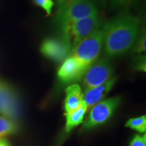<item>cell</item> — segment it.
Instances as JSON below:
<instances>
[{
  "instance_id": "6da1fadb",
  "label": "cell",
  "mask_w": 146,
  "mask_h": 146,
  "mask_svg": "<svg viewBox=\"0 0 146 146\" xmlns=\"http://www.w3.org/2000/svg\"><path fill=\"white\" fill-rule=\"evenodd\" d=\"M140 20L130 14H120L103 27L104 52L107 57L123 55L133 48L139 33Z\"/></svg>"
},
{
  "instance_id": "7a4b0ae2",
  "label": "cell",
  "mask_w": 146,
  "mask_h": 146,
  "mask_svg": "<svg viewBox=\"0 0 146 146\" xmlns=\"http://www.w3.org/2000/svg\"><path fill=\"white\" fill-rule=\"evenodd\" d=\"M96 14L98 9L90 0H64L59 5L55 23L62 31L72 22Z\"/></svg>"
},
{
  "instance_id": "3957f363",
  "label": "cell",
  "mask_w": 146,
  "mask_h": 146,
  "mask_svg": "<svg viewBox=\"0 0 146 146\" xmlns=\"http://www.w3.org/2000/svg\"><path fill=\"white\" fill-rule=\"evenodd\" d=\"M104 45L103 29H97L88 35L72 50V56L85 66L97 61Z\"/></svg>"
},
{
  "instance_id": "277c9868",
  "label": "cell",
  "mask_w": 146,
  "mask_h": 146,
  "mask_svg": "<svg viewBox=\"0 0 146 146\" xmlns=\"http://www.w3.org/2000/svg\"><path fill=\"white\" fill-rule=\"evenodd\" d=\"M100 24L101 19L99 14H96L72 22L61 31L70 41L72 50L80 41L100 29Z\"/></svg>"
},
{
  "instance_id": "5b68a950",
  "label": "cell",
  "mask_w": 146,
  "mask_h": 146,
  "mask_svg": "<svg viewBox=\"0 0 146 146\" xmlns=\"http://www.w3.org/2000/svg\"><path fill=\"white\" fill-rule=\"evenodd\" d=\"M114 70L107 58L98 60L89 66L82 78L83 86L86 89L99 86L113 77Z\"/></svg>"
},
{
  "instance_id": "8992f818",
  "label": "cell",
  "mask_w": 146,
  "mask_h": 146,
  "mask_svg": "<svg viewBox=\"0 0 146 146\" xmlns=\"http://www.w3.org/2000/svg\"><path fill=\"white\" fill-rule=\"evenodd\" d=\"M21 108L18 95L14 87L0 78V116L17 121Z\"/></svg>"
},
{
  "instance_id": "52a82bcc",
  "label": "cell",
  "mask_w": 146,
  "mask_h": 146,
  "mask_svg": "<svg viewBox=\"0 0 146 146\" xmlns=\"http://www.w3.org/2000/svg\"><path fill=\"white\" fill-rule=\"evenodd\" d=\"M120 101V97H114L102 100L95 105L91 109L88 118L83 124L84 129H90L105 123L112 116Z\"/></svg>"
},
{
  "instance_id": "ba28073f",
  "label": "cell",
  "mask_w": 146,
  "mask_h": 146,
  "mask_svg": "<svg viewBox=\"0 0 146 146\" xmlns=\"http://www.w3.org/2000/svg\"><path fill=\"white\" fill-rule=\"evenodd\" d=\"M40 50L45 57L60 62L68 57L72 52V45L66 36L62 35L45 39L41 43Z\"/></svg>"
},
{
  "instance_id": "9c48e42d",
  "label": "cell",
  "mask_w": 146,
  "mask_h": 146,
  "mask_svg": "<svg viewBox=\"0 0 146 146\" xmlns=\"http://www.w3.org/2000/svg\"><path fill=\"white\" fill-rule=\"evenodd\" d=\"M88 68L70 56L64 60L60 66L58 71V76L63 83H73L82 79Z\"/></svg>"
},
{
  "instance_id": "30bf717a",
  "label": "cell",
  "mask_w": 146,
  "mask_h": 146,
  "mask_svg": "<svg viewBox=\"0 0 146 146\" xmlns=\"http://www.w3.org/2000/svg\"><path fill=\"white\" fill-rule=\"evenodd\" d=\"M116 81V78L112 77L101 85L85 91L83 94V102L87 106V111L91 110L100 102L102 101L112 89Z\"/></svg>"
},
{
  "instance_id": "8fae6325",
  "label": "cell",
  "mask_w": 146,
  "mask_h": 146,
  "mask_svg": "<svg viewBox=\"0 0 146 146\" xmlns=\"http://www.w3.org/2000/svg\"><path fill=\"white\" fill-rule=\"evenodd\" d=\"M64 109L68 114L77 109L83 102V94L81 87L77 84H72L66 89Z\"/></svg>"
},
{
  "instance_id": "7c38bea8",
  "label": "cell",
  "mask_w": 146,
  "mask_h": 146,
  "mask_svg": "<svg viewBox=\"0 0 146 146\" xmlns=\"http://www.w3.org/2000/svg\"><path fill=\"white\" fill-rule=\"evenodd\" d=\"M87 111V108L85 102H82L81 105L76 109L68 114H66V131L70 132L74 127H77L83 122L84 116Z\"/></svg>"
},
{
  "instance_id": "4fadbf2b",
  "label": "cell",
  "mask_w": 146,
  "mask_h": 146,
  "mask_svg": "<svg viewBox=\"0 0 146 146\" xmlns=\"http://www.w3.org/2000/svg\"><path fill=\"white\" fill-rule=\"evenodd\" d=\"M18 130L17 122L0 116V139L15 134Z\"/></svg>"
},
{
  "instance_id": "5bb4252c",
  "label": "cell",
  "mask_w": 146,
  "mask_h": 146,
  "mask_svg": "<svg viewBox=\"0 0 146 146\" xmlns=\"http://www.w3.org/2000/svg\"><path fill=\"white\" fill-rule=\"evenodd\" d=\"M125 127H129L139 133H145L146 131V116L145 115L139 117L129 119L126 123Z\"/></svg>"
},
{
  "instance_id": "9a60e30c",
  "label": "cell",
  "mask_w": 146,
  "mask_h": 146,
  "mask_svg": "<svg viewBox=\"0 0 146 146\" xmlns=\"http://www.w3.org/2000/svg\"><path fill=\"white\" fill-rule=\"evenodd\" d=\"M145 41H146V35L145 29H141V31L138 35L135 43L133 45V52L137 54L145 52Z\"/></svg>"
},
{
  "instance_id": "2e32d148",
  "label": "cell",
  "mask_w": 146,
  "mask_h": 146,
  "mask_svg": "<svg viewBox=\"0 0 146 146\" xmlns=\"http://www.w3.org/2000/svg\"><path fill=\"white\" fill-rule=\"evenodd\" d=\"M137 0H110V6L112 9H127L132 6Z\"/></svg>"
},
{
  "instance_id": "e0dca14e",
  "label": "cell",
  "mask_w": 146,
  "mask_h": 146,
  "mask_svg": "<svg viewBox=\"0 0 146 146\" xmlns=\"http://www.w3.org/2000/svg\"><path fill=\"white\" fill-rule=\"evenodd\" d=\"M33 2L36 5L43 9L47 16H50L52 13V8L54 5L53 0H33Z\"/></svg>"
},
{
  "instance_id": "ac0fdd59",
  "label": "cell",
  "mask_w": 146,
  "mask_h": 146,
  "mask_svg": "<svg viewBox=\"0 0 146 146\" xmlns=\"http://www.w3.org/2000/svg\"><path fill=\"white\" fill-rule=\"evenodd\" d=\"M133 68L136 70L142 71V72H145L146 70V62H145V56H140L137 58L134 61V66Z\"/></svg>"
},
{
  "instance_id": "d6986e66",
  "label": "cell",
  "mask_w": 146,
  "mask_h": 146,
  "mask_svg": "<svg viewBox=\"0 0 146 146\" xmlns=\"http://www.w3.org/2000/svg\"><path fill=\"white\" fill-rule=\"evenodd\" d=\"M129 146H146V135H136L131 141Z\"/></svg>"
},
{
  "instance_id": "ffe728a7",
  "label": "cell",
  "mask_w": 146,
  "mask_h": 146,
  "mask_svg": "<svg viewBox=\"0 0 146 146\" xmlns=\"http://www.w3.org/2000/svg\"><path fill=\"white\" fill-rule=\"evenodd\" d=\"M0 146H11V145L6 138H3L0 139Z\"/></svg>"
},
{
  "instance_id": "44dd1931",
  "label": "cell",
  "mask_w": 146,
  "mask_h": 146,
  "mask_svg": "<svg viewBox=\"0 0 146 146\" xmlns=\"http://www.w3.org/2000/svg\"><path fill=\"white\" fill-rule=\"evenodd\" d=\"M99 4H104L106 2V0H95Z\"/></svg>"
},
{
  "instance_id": "7402d4cb",
  "label": "cell",
  "mask_w": 146,
  "mask_h": 146,
  "mask_svg": "<svg viewBox=\"0 0 146 146\" xmlns=\"http://www.w3.org/2000/svg\"><path fill=\"white\" fill-rule=\"evenodd\" d=\"M60 1H64V0H60Z\"/></svg>"
}]
</instances>
